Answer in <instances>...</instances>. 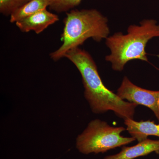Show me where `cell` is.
Instances as JSON below:
<instances>
[{
    "label": "cell",
    "mask_w": 159,
    "mask_h": 159,
    "mask_svg": "<svg viewBox=\"0 0 159 159\" xmlns=\"http://www.w3.org/2000/svg\"><path fill=\"white\" fill-rule=\"evenodd\" d=\"M76 66L82 77L84 97L93 112L102 114L114 111L119 118L134 119L138 104L122 100L103 84L97 65L89 53L79 48L70 50L65 55Z\"/></svg>",
    "instance_id": "cell-1"
},
{
    "label": "cell",
    "mask_w": 159,
    "mask_h": 159,
    "mask_svg": "<svg viewBox=\"0 0 159 159\" xmlns=\"http://www.w3.org/2000/svg\"><path fill=\"white\" fill-rule=\"evenodd\" d=\"M64 23L62 45L50 54L54 61L65 57L67 52L78 48L88 39L99 42L107 38L110 33L107 19L95 9L72 10L66 13Z\"/></svg>",
    "instance_id": "cell-2"
},
{
    "label": "cell",
    "mask_w": 159,
    "mask_h": 159,
    "mask_svg": "<svg viewBox=\"0 0 159 159\" xmlns=\"http://www.w3.org/2000/svg\"><path fill=\"white\" fill-rule=\"evenodd\" d=\"M140 24L129 26L127 34L118 32L106 39L111 53L105 59L111 63L114 70L122 71L127 62L133 60L148 61L145 47L149 40L159 37V25L153 20H144Z\"/></svg>",
    "instance_id": "cell-3"
},
{
    "label": "cell",
    "mask_w": 159,
    "mask_h": 159,
    "mask_svg": "<svg viewBox=\"0 0 159 159\" xmlns=\"http://www.w3.org/2000/svg\"><path fill=\"white\" fill-rule=\"evenodd\" d=\"M124 127H113L99 119L92 120L76 139V148L84 154L103 153L134 141L133 137L121 135Z\"/></svg>",
    "instance_id": "cell-4"
},
{
    "label": "cell",
    "mask_w": 159,
    "mask_h": 159,
    "mask_svg": "<svg viewBox=\"0 0 159 159\" xmlns=\"http://www.w3.org/2000/svg\"><path fill=\"white\" fill-rule=\"evenodd\" d=\"M117 95L122 100L142 105L150 109L159 121V91H154L139 87L125 77L117 90Z\"/></svg>",
    "instance_id": "cell-5"
},
{
    "label": "cell",
    "mask_w": 159,
    "mask_h": 159,
    "mask_svg": "<svg viewBox=\"0 0 159 159\" xmlns=\"http://www.w3.org/2000/svg\"><path fill=\"white\" fill-rule=\"evenodd\" d=\"M58 20V16L51 13L46 9L38 11L15 23L22 32L34 31L36 34H39L49 26Z\"/></svg>",
    "instance_id": "cell-6"
},
{
    "label": "cell",
    "mask_w": 159,
    "mask_h": 159,
    "mask_svg": "<svg viewBox=\"0 0 159 159\" xmlns=\"http://www.w3.org/2000/svg\"><path fill=\"white\" fill-rule=\"evenodd\" d=\"M152 152L159 153V140L147 139L134 146H124L119 153L106 157L104 159H134Z\"/></svg>",
    "instance_id": "cell-7"
},
{
    "label": "cell",
    "mask_w": 159,
    "mask_h": 159,
    "mask_svg": "<svg viewBox=\"0 0 159 159\" xmlns=\"http://www.w3.org/2000/svg\"><path fill=\"white\" fill-rule=\"evenodd\" d=\"M124 123L129 133L139 142L147 139L148 136L159 137V124H156L154 121L137 122L133 119H126Z\"/></svg>",
    "instance_id": "cell-8"
},
{
    "label": "cell",
    "mask_w": 159,
    "mask_h": 159,
    "mask_svg": "<svg viewBox=\"0 0 159 159\" xmlns=\"http://www.w3.org/2000/svg\"><path fill=\"white\" fill-rule=\"evenodd\" d=\"M50 5L49 0H31L10 16V22H16L38 11L47 9V7H49Z\"/></svg>",
    "instance_id": "cell-9"
},
{
    "label": "cell",
    "mask_w": 159,
    "mask_h": 159,
    "mask_svg": "<svg viewBox=\"0 0 159 159\" xmlns=\"http://www.w3.org/2000/svg\"><path fill=\"white\" fill-rule=\"evenodd\" d=\"M31 0H0V11L4 15H11Z\"/></svg>",
    "instance_id": "cell-10"
},
{
    "label": "cell",
    "mask_w": 159,
    "mask_h": 159,
    "mask_svg": "<svg viewBox=\"0 0 159 159\" xmlns=\"http://www.w3.org/2000/svg\"><path fill=\"white\" fill-rule=\"evenodd\" d=\"M50 9L57 12H64L78 6L82 0H49Z\"/></svg>",
    "instance_id": "cell-11"
}]
</instances>
